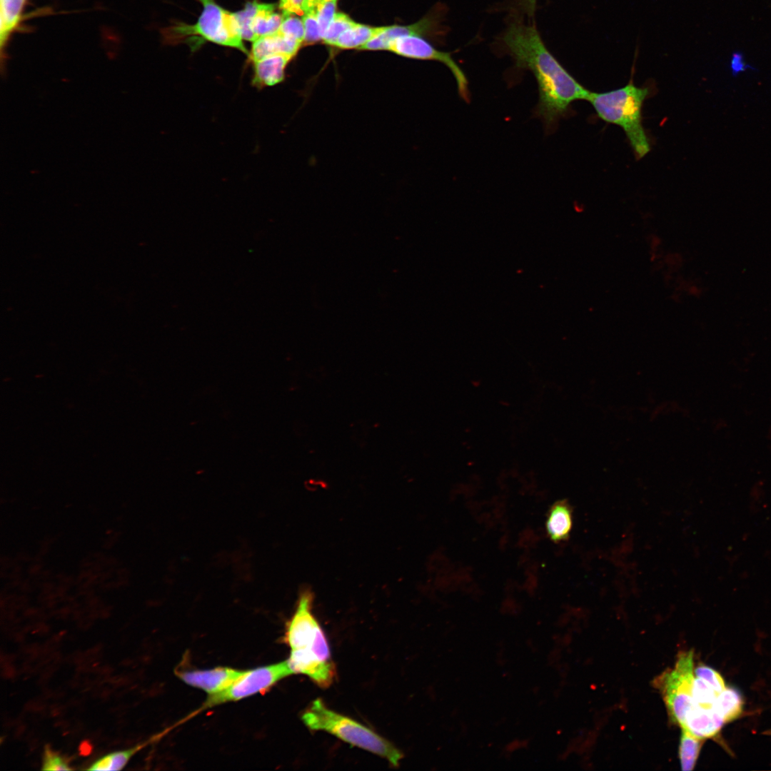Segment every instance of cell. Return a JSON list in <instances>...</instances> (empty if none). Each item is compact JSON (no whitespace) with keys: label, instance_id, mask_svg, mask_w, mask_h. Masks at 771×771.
Listing matches in <instances>:
<instances>
[{"label":"cell","instance_id":"obj_1","mask_svg":"<svg viewBox=\"0 0 771 771\" xmlns=\"http://www.w3.org/2000/svg\"><path fill=\"white\" fill-rule=\"evenodd\" d=\"M515 60V67L534 75L539 99L533 116L539 119L546 133L555 131L559 121L569 113L571 104L585 100L590 91L577 81L547 49L534 26L513 23L503 37Z\"/></svg>","mask_w":771,"mask_h":771},{"label":"cell","instance_id":"obj_2","mask_svg":"<svg viewBox=\"0 0 771 771\" xmlns=\"http://www.w3.org/2000/svg\"><path fill=\"white\" fill-rule=\"evenodd\" d=\"M313 595L303 591L287 623L286 642L291 647L287 660L293 673L307 675L317 685L326 688L334 681L336 670L327 638L312 612Z\"/></svg>","mask_w":771,"mask_h":771},{"label":"cell","instance_id":"obj_3","mask_svg":"<svg viewBox=\"0 0 771 771\" xmlns=\"http://www.w3.org/2000/svg\"><path fill=\"white\" fill-rule=\"evenodd\" d=\"M650 90L630 83L605 92L590 91L587 101L604 121L620 126L625 132L637 159L650 151L642 125V109Z\"/></svg>","mask_w":771,"mask_h":771},{"label":"cell","instance_id":"obj_4","mask_svg":"<svg viewBox=\"0 0 771 771\" xmlns=\"http://www.w3.org/2000/svg\"><path fill=\"white\" fill-rule=\"evenodd\" d=\"M303 723L311 730L328 732L341 740L387 760L398 767L403 752L390 742L358 722L328 708L316 699L302 715Z\"/></svg>","mask_w":771,"mask_h":771},{"label":"cell","instance_id":"obj_5","mask_svg":"<svg viewBox=\"0 0 771 771\" xmlns=\"http://www.w3.org/2000/svg\"><path fill=\"white\" fill-rule=\"evenodd\" d=\"M199 1L203 9L196 24H180L166 29V39L177 40L188 36H199L201 39L236 48L249 56L243 44L234 13L223 9L214 0Z\"/></svg>","mask_w":771,"mask_h":771},{"label":"cell","instance_id":"obj_6","mask_svg":"<svg viewBox=\"0 0 771 771\" xmlns=\"http://www.w3.org/2000/svg\"><path fill=\"white\" fill-rule=\"evenodd\" d=\"M294 674L287 660L250 670L243 674L223 690L209 695L206 706L236 701L264 691L281 679Z\"/></svg>","mask_w":771,"mask_h":771},{"label":"cell","instance_id":"obj_7","mask_svg":"<svg viewBox=\"0 0 771 771\" xmlns=\"http://www.w3.org/2000/svg\"><path fill=\"white\" fill-rule=\"evenodd\" d=\"M389 50L408 58L433 60L443 64L453 75L460 98L467 103L470 101L468 79L450 52L437 50L418 36L398 37L390 43Z\"/></svg>","mask_w":771,"mask_h":771},{"label":"cell","instance_id":"obj_8","mask_svg":"<svg viewBox=\"0 0 771 771\" xmlns=\"http://www.w3.org/2000/svg\"><path fill=\"white\" fill-rule=\"evenodd\" d=\"M243 672L242 670L228 667H216L211 670L185 671L178 673V676L188 685L213 695L227 688Z\"/></svg>","mask_w":771,"mask_h":771},{"label":"cell","instance_id":"obj_9","mask_svg":"<svg viewBox=\"0 0 771 771\" xmlns=\"http://www.w3.org/2000/svg\"><path fill=\"white\" fill-rule=\"evenodd\" d=\"M436 18L434 14L429 15L411 25L383 27L381 33L369 40L359 49L389 50L390 43L398 37L405 36H419L429 34L437 28Z\"/></svg>","mask_w":771,"mask_h":771},{"label":"cell","instance_id":"obj_10","mask_svg":"<svg viewBox=\"0 0 771 771\" xmlns=\"http://www.w3.org/2000/svg\"><path fill=\"white\" fill-rule=\"evenodd\" d=\"M292 57L283 54H275L253 62V86L258 89L273 86L281 83L285 79V71Z\"/></svg>","mask_w":771,"mask_h":771},{"label":"cell","instance_id":"obj_11","mask_svg":"<svg viewBox=\"0 0 771 771\" xmlns=\"http://www.w3.org/2000/svg\"><path fill=\"white\" fill-rule=\"evenodd\" d=\"M301 45V43L286 37L277 31L272 35L255 40L248 57L252 62L275 54H283L293 58Z\"/></svg>","mask_w":771,"mask_h":771},{"label":"cell","instance_id":"obj_12","mask_svg":"<svg viewBox=\"0 0 771 771\" xmlns=\"http://www.w3.org/2000/svg\"><path fill=\"white\" fill-rule=\"evenodd\" d=\"M572 528V509L565 500L555 503L550 508L546 528L550 538L554 542L565 540Z\"/></svg>","mask_w":771,"mask_h":771},{"label":"cell","instance_id":"obj_13","mask_svg":"<svg viewBox=\"0 0 771 771\" xmlns=\"http://www.w3.org/2000/svg\"><path fill=\"white\" fill-rule=\"evenodd\" d=\"M26 0H0V46L1 55L11 34L22 19Z\"/></svg>","mask_w":771,"mask_h":771},{"label":"cell","instance_id":"obj_14","mask_svg":"<svg viewBox=\"0 0 771 771\" xmlns=\"http://www.w3.org/2000/svg\"><path fill=\"white\" fill-rule=\"evenodd\" d=\"M275 9L276 5L273 4L258 3L251 25L254 41L272 35L279 29L284 16L276 12Z\"/></svg>","mask_w":771,"mask_h":771},{"label":"cell","instance_id":"obj_15","mask_svg":"<svg viewBox=\"0 0 771 771\" xmlns=\"http://www.w3.org/2000/svg\"><path fill=\"white\" fill-rule=\"evenodd\" d=\"M743 701L738 691L725 687L718 695L713 708L724 722L736 719L742 711Z\"/></svg>","mask_w":771,"mask_h":771},{"label":"cell","instance_id":"obj_16","mask_svg":"<svg viewBox=\"0 0 771 771\" xmlns=\"http://www.w3.org/2000/svg\"><path fill=\"white\" fill-rule=\"evenodd\" d=\"M383 29V27H371L356 24L340 36L335 46L341 49H359Z\"/></svg>","mask_w":771,"mask_h":771},{"label":"cell","instance_id":"obj_17","mask_svg":"<svg viewBox=\"0 0 771 771\" xmlns=\"http://www.w3.org/2000/svg\"><path fill=\"white\" fill-rule=\"evenodd\" d=\"M681 730L679 746L681 768L685 771L692 770L695 766L704 740L685 730Z\"/></svg>","mask_w":771,"mask_h":771},{"label":"cell","instance_id":"obj_18","mask_svg":"<svg viewBox=\"0 0 771 771\" xmlns=\"http://www.w3.org/2000/svg\"><path fill=\"white\" fill-rule=\"evenodd\" d=\"M356 24L348 15L342 12L336 13L332 22L322 39L323 42L328 45L335 46L340 36Z\"/></svg>","mask_w":771,"mask_h":771},{"label":"cell","instance_id":"obj_19","mask_svg":"<svg viewBox=\"0 0 771 771\" xmlns=\"http://www.w3.org/2000/svg\"><path fill=\"white\" fill-rule=\"evenodd\" d=\"M258 3L256 0L248 2L243 9L234 13L243 39L254 41L251 25L257 9Z\"/></svg>","mask_w":771,"mask_h":771},{"label":"cell","instance_id":"obj_20","mask_svg":"<svg viewBox=\"0 0 771 771\" xmlns=\"http://www.w3.org/2000/svg\"><path fill=\"white\" fill-rule=\"evenodd\" d=\"M336 3L337 0H322L315 9L322 39L334 18Z\"/></svg>","mask_w":771,"mask_h":771},{"label":"cell","instance_id":"obj_21","mask_svg":"<svg viewBox=\"0 0 771 771\" xmlns=\"http://www.w3.org/2000/svg\"><path fill=\"white\" fill-rule=\"evenodd\" d=\"M278 32L301 44L303 42L305 35L303 23L300 19L293 15L284 16Z\"/></svg>","mask_w":771,"mask_h":771},{"label":"cell","instance_id":"obj_22","mask_svg":"<svg viewBox=\"0 0 771 771\" xmlns=\"http://www.w3.org/2000/svg\"><path fill=\"white\" fill-rule=\"evenodd\" d=\"M304 26V44H312L322 39L316 12H305L302 17Z\"/></svg>","mask_w":771,"mask_h":771},{"label":"cell","instance_id":"obj_23","mask_svg":"<svg viewBox=\"0 0 771 771\" xmlns=\"http://www.w3.org/2000/svg\"><path fill=\"white\" fill-rule=\"evenodd\" d=\"M43 770H71L68 760L46 745L43 756Z\"/></svg>","mask_w":771,"mask_h":771},{"label":"cell","instance_id":"obj_24","mask_svg":"<svg viewBox=\"0 0 771 771\" xmlns=\"http://www.w3.org/2000/svg\"><path fill=\"white\" fill-rule=\"evenodd\" d=\"M695 672L698 676L707 681L717 693H720L725 688L722 677L714 669L700 665L695 667Z\"/></svg>","mask_w":771,"mask_h":771},{"label":"cell","instance_id":"obj_25","mask_svg":"<svg viewBox=\"0 0 771 771\" xmlns=\"http://www.w3.org/2000/svg\"><path fill=\"white\" fill-rule=\"evenodd\" d=\"M303 0H280L279 8L282 11L283 16L303 15Z\"/></svg>","mask_w":771,"mask_h":771},{"label":"cell","instance_id":"obj_26","mask_svg":"<svg viewBox=\"0 0 771 771\" xmlns=\"http://www.w3.org/2000/svg\"><path fill=\"white\" fill-rule=\"evenodd\" d=\"M730 69L732 75L734 76H737L747 69H754L745 63L743 54L739 51L734 52L732 54L730 62Z\"/></svg>","mask_w":771,"mask_h":771},{"label":"cell","instance_id":"obj_27","mask_svg":"<svg viewBox=\"0 0 771 771\" xmlns=\"http://www.w3.org/2000/svg\"><path fill=\"white\" fill-rule=\"evenodd\" d=\"M368 428L365 423H358L353 428V436L354 440L359 443L364 442L367 438Z\"/></svg>","mask_w":771,"mask_h":771},{"label":"cell","instance_id":"obj_28","mask_svg":"<svg viewBox=\"0 0 771 771\" xmlns=\"http://www.w3.org/2000/svg\"><path fill=\"white\" fill-rule=\"evenodd\" d=\"M79 751H80V754L82 755H89L91 751V746L89 742H87V741L82 742V743L80 745Z\"/></svg>","mask_w":771,"mask_h":771},{"label":"cell","instance_id":"obj_29","mask_svg":"<svg viewBox=\"0 0 771 771\" xmlns=\"http://www.w3.org/2000/svg\"><path fill=\"white\" fill-rule=\"evenodd\" d=\"M526 8L530 15H533L536 6V0H525Z\"/></svg>","mask_w":771,"mask_h":771}]
</instances>
